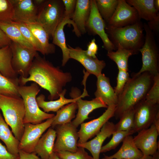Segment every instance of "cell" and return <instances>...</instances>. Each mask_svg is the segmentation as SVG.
Wrapping results in <instances>:
<instances>
[{
  "instance_id": "1",
  "label": "cell",
  "mask_w": 159,
  "mask_h": 159,
  "mask_svg": "<svg viewBox=\"0 0 159 159\" xmlns=\"http://www.w3.org/2000/svg\"><path fill=\"white\" fill-rule=\"evenodd\" d=\"M26 78L19 77L20 86L33 82L49 93L48 99L53 100L59 98L66 84L72 79L69 72H64L59 67H55L44 57L37 54L34 58Z\"/></svg>"
},
{
  "instance_id": "2",
  "label": "cell",
  "mask_w": 159,
  "mask_h": 159,
  "mask_svg": "<svg viewBox=\"0 0 159 159\" xmlns=\"http://www.w3.org/2000/svg\"><path fill=\"white\" fill-rule=\"evenodd\" d=\"M154 76L148 72L130 78L123 90L118 96L114 117L119 119L125 112L134 108L140 102L145 100L147 95L152 86Z\"/></svg>"
},
{
  "instance_id": "3",
  "label": "cell",
  "mask_w": 159,
  "mask_h": 159,
  "mask_svg": "<svg viewBox=\"0 0 159 159\" xmlns=\"http://www.w3.org/2000/svg\"><path fill=\"white\" fill-rule=\"evenodd\" d=\"M105 31L115 48L132 50L137 54L144 44L143 24L141 21L133 24L116 28L106 24Z\"/></svg>"
},
{
  "instance_id": "4",
  "label": "cell",
  "mask_w": 159,
  "mask_h": 159,
  "mask_svg": "<svg viewBox=\"0 0 159 159\" xmlns=\"http://www.w3.org/2000/svg\"><path fill=\"white\" fill-rule=\"evenodd\" d=\"M0 109L5 121L11 127L14 136L20 141L24 131L25 115L22 98L18 95H0Z\"/></svg>"
},
{
  "instance_id": "5",
  "label": "cell",
  "mask_w": 159,
  "mask_h": 159,
  "mask_svg": "<svg viewBox=\"0 0 159 159\" xmlns=\"http://www.w3.org/2000/svg\"><path fill=\"white\" fill-rule=\"evenodd\" d=\"M18 91L22 98L25 110L24 123L37 124L53 117L54 114L46 113L39 107L36 100L37 96L40 91L39 86L33 82L29 86H19Z\"/></svg>"
},
{
  "instance_id": "6",
  "label": "cell",
  "mask_w": 159,
  "mask_h": 159,
  "mask_svg": "<svg viewBox=\"0 0 159 159\" xmlns=\"http://www.w3.org/2000/svg\"><path fill=\"white\" fill-rule=\"evenodd\" d=\"M64 6L62 0H45L39 7L37 21L52 37L64 18Z\"/></svg>"
},
{
  "instance_id": "7",
  "label": "cell",
  "mask_w": 159,
  "mask_h": 159,
  "mask_svg": "<svg viewBox=\"0 0 159 159\" xmlns=\"http://www.w3.org/2000/svg\"><path fill=\"white\" fill-rule=\"evenodd\" d=\"M145 34L143 45L139 51L142 55L143 64L140 70L135 74L138 75L148 72L153 76L159 74V52L155 35L146 23L143 24Z\"/></svg>"
},
{
  "instance_id": "8",
  "label": "cell",
  "mask_w": 159,
  "mask_h": 159,
  "mask_svg": "<svg viewBox=\"0 0 159 159\" xmlns=\"http://www.w3.org/2000/svg\"><path fill=\"white\" fill-rule=\"evenodd\" d=\"M10 46L12 53L11 64L13 70L20 77H28L30 69L38 53L34 49L25 47L13 41Z\"/></svg>"
},
{
  "instance_id": "9",
  "label": "cell",
  "mask_w": 159,
  "mask_h": 159,
  "mask_svg": "<svg viewBox=\"0 0 159 159\" xmlns=\"http://www.w3.org/2000/svg\"><path fill=\"white\" fill-rule=\"evenodd\" d=\"M56 135L53 151L76 152L78 149L79 139L77 127L70 123L56 126L55 127Z\"/></svg>"
},
{
  "instance_id": "10",
  "label": "cell",
  "mask_w": 159,
  "mask_h": 159,
  "mask_svg": "<svg viewBox=\"0 0 159 159\" xmlns=\"http://www.w3.org/2000/svg\"><path fill=\"white\" fill-rule=\"evenodd\" d=\"M53 117L37 124H24V132L20 140L19 150L34 153L35 147L43 133L51 126Z\"/></svg>"
},
{
  "instance_id": "11",
  "label": "cell",
  "mask_w": 159,
  "mask_h": 159,
  "mask_svg": "<svg viewBox=\"0 0 159 159\" xmlns=\"http://www.w3.org/2000/svg\"><path fill=\"white\" fill-rule=\"evenodd\" d=\"M135 133L150 127L159 113V104H154L145 100L134 108Z\"/></svg>"
},
{
  "instance_id": "12",
  "label": "cell",
  "mask_w": 159,
  "mask_h": 159,
  "mask_svg": "<svg viewBox=\"0 0 159 159\" xmlns=\"http://www.w3.org/2000/svg\"><path fill=\"white\" fill-rule=\"evenodd\" d=\"M90 16L86 25V31L93 35H97L101 39L103 47L107 51L116 49L109 39L105 31L106 23L97 8L95 0H91Z\"/></svg>"
},
{
  "instance_id": "13",
  "label": "cell",
  "mask_w": 159,
  "mask_h": 159,
  "mask_svg": "<svg viewBox=\"0 0 159 159\" xmlns=\"http://www.w3.org/2000/svg\"><path fill=\"white\" fill-rule=\"evenodd\" d=\"M70 97L73 98L76 97L78 112L75 119L71 122L72 124L76 127L89 118L88 115L94 110L102 107L106 108L108 106L100 99L97 98L91 100H84L80 95V91L76 88L72 89L70 93Z\"/></svg>"
},
{
  "instance_id": "14",
  "label": "cell",
  "mask_w": 159,
  "mask_h": 159,
  "mask_svg": "<svg viewBox=\"0 0 159 159\" xmlns=\"http://www.w3.org/2000/svg\"><path fill=\"white\" fill-rule=\"evenodd\" d=\"M136 9L126 0H118L116 9L106 24L116 28L122 27L135 24L140 21Z\"/></svg>"
},
{
  "instance_id": "15",
  "label": "cell",
  "mask_w": 159,
  "mask_h": 159,
  "mask_svg": "<svg viewBox=\"0 0 159 159\" xmlns=\"http://www.w3.org/2000/svg\"><path fill=\"white\" fill-rule=\"evenodd\" d=\"M116 107L108 106L102 114L98 118L81 124L80 129L78 131V143H85L96 136L104 124L111 117H114Z\"/></svg>"
},
{
  "instance_id": "16",
  "label": "cell",
  "mask_w": 159,
  "mask_h": 159,
  "mask_svg": "<svg viewBox=\"0 0 159 159\" xmlns=\"http://www.w3.org/2000/svg\"><path fill=\"white\" fill-rule=\"evenodd\" d=\"M133 138L136 147L141 151L144 155L152 156L159 150V143L157 139L159 132L153 124L149 128L138 132Z\"/></svg>"
},
{
  "instance_id": "17",
  "label": "cell",
  "mask_w": 159,
  "mask_h": 159,
  "mask_svg": "<svg viewBox=\"0 0 159 159\" xmlns=\"http://www.w3.org/2000/svg\"><path fill=\"white\" fill-rule=\"evenodd\" d=\"M70 58L75 59L80 63L87 71L86 74L89 76L93 74L97 77L102 74V69L106 66L105 62L100 60L97 57L93 58L87 55L79 47L74 48L68 45Z\"/></svg>"
},
{
  "instance_id": "18",
  "label": "cell",
  "mask_w": 159,
  "mask_h": 159,
  "mask_svg": "<svg viewBox=\"0 0 159 159\" xmlns=\"http://www.w3.org/2000/svg\"><path fill=\"white\" fill-rule=\"evenodd\" d=\"M14 10V21L24 23L37 21L39 7L34 0H10Z\"/></svg>"
},
{
  "instance_id": "19",
  "label": "cell",
  "mask_w": 159,
  "mask_h": 159,
  "mask_svg": "<svg viewBox=\"0 0 159 159\" xmlns=\"http://www.w3.org/2000/svg\"><path fill=\"white\" fill-rule=\"evenodd\" d=\"M115 131V124L108 121L104 124L93 139L82 143H77V146L88 150L93 159H100V155L103 143Z\"/></svg>"
},
{
  "instance_id": "20",
  "label": "cell",
  "mask_w": 159,
  "mask_h": 159,
  "mask_svg": "<svg viewBox=\"0 0 159 159\" xmlns=\"http://www.w3.org/2000/svg\"><path fill=\"white\" fill-rule=\"evenodd\" d=\"M72 24L73 27V31L78 37L81 35L77 31L74 23L70 19L64 18L62 21L57 26L55 30L52 37V43L59 47L62 52V65H65L70 58L69 52L66 42L64 30V26L67 24Z\"/></svg>"
},
{
  "instance_id": "21",
  "label": "cell",
  "mask_w": 159,
  "mask_h": 159,
  "mask_svg": "<svg viewBox=\"0 0 159 159\" xmlns=\"http://www.w3.org/2000/svg\"><path fill=\"white\" fill-rule=\"evenodd\" d=\"M97 77V88L94 93L95 97L100 99L108 107L116 106L118 97L110 85L109 78L103 74Z\"/></svg>"
},
{
  "instance_id": "22",
  "label": "cell",
  "mask_w": 159,
  "mask_h": 159,
  "mask_svg": "<svg viewBox=\"0 0 159 159\" xmlns=\"http://www.w3.org/2000/svg\"><path fill=\"white\" fill-rule=\"evenodd\" d=\"M91 7V0H77L72 20L81 35L87 32L86 25L90 16Z\"/></svg>"
},
{
  "instance_id": "23",
  "label": "cell",
  "mask_w": 159,
  "mask_h": 159,
  "mask_svg": "<svg viewBox=\"0 0 159 159\" xmlns=\"http://www.w3.org/2000/svg\"><path fill=\"white\" fill-rule=\"evenodd\" d=\"M131 135L127 136L123 140L119 150L114 154L105 155L102 159H140L144 156L136 146Z\"/></svg>"
},
{
  "instance_id": "24",
  "label": "cell",
  "mask_w": 159,
  "mask_h": 159,
  "mask_svg": "<svg viewBox=\"0 0 159 159\" xmlns=\"http://www.w3.org/2000/svg\"><path fill=\"white\" fill-rule=\"evenodd\" d=\"M56 136L55 130L50 127L40 138L34 153L42 159H49L54 153L53 150Z\"/></svg>"
},
{
  "instance_id": "25",
  "label": "cell",
  "mask_w": 159,
  "mask_h": 159,
  "mask_svg": "<svg viewBox=\"0 0 159 159\" xmlns=\"http://www.w3.org/2000/svg\"><path fill=\"white\" fill-rule=\"evenodd\" d=\"M24 24L40 44L43 51V55H48L55 53L56 49L55 45L49 42L50 37L49 34L39 23L36 21Z\"/></svg>"
},
{
  "instance_id": "26",
  "label": "cell",
  "mask_w": 159,
  "mask_h": 159,
  "mask_svg": "<svg viewBox=\"0 0 159 159\" xmlns=\"http://www.w3.org/2000/svg\"><path fill=\"white\" fill-rule=\"evenodd\" d=\"M127 2L137 11L140 18L150 21L159 13L155 8L154 0H127Z\"/></svg>"
},
{
  "instance_id": "27",
  "label": "cell",
  "mask_w": 159,
  "mask_h": 159,
  "mask_svg": "<svg viewBox=\"0 0 159 159\" xmlns=\"http://www.w3.org/2000/svg\"><path fill=\"white\" fill-rule=\"evenodd\" d=\"M67 90L64 89L60 94L58 99L55 100L46 101L44 95L41 94L36 97V100L39 108H42L43 111L48 113L50 112H57L65 105L70 103L76 102L77 98L67 99L65 97Z\"/></svg>"
},
{
  "instance_id": "28",
  "label": "cell",
  "mask_w": 159,
  "mask_h": 159,
  "mask_svg": "<svg viewBox=\"0 0 159 159\" xmlns=\"http://www.w3.org/2000/svg\"><path fill=\"white\" fill-rule=\"evenodd\" d=\"M12 132L0 113V139L5 143L10 153L19 156L20 141L13 135Z\"/></svg>"
},
{
  "instance_id": "29",
  "label": "cell",
  "mask_w": 159,
  "mask_h": 159,
  "mask_svg": "<svg viewBox=\"0 0 159 159\" xmlns=\"http://www.w3.org/2000/svg\"><path fill=\"white\" fill-rule=\"evenodd\" d=\"M12 53L9 45L0 49V72L5 77L13 80L19 79L11 66Z\"/></svg>"
},
{
  "instance_id": "30",
  "label": "cell",
  "mask_w": 159,
  "mask_h": 159,
  "mask_svg": "<svg viewBox=\"0 0 159 159\" xmlns=\"http://www.w3.org/2000/svg\"><path fill=\"white\" fill-rule=\"evenodd\" d=\"M77 106L76 102H72L64 105L57 111L56 114L53 117L51 127L54 128L57 125L71 122L75 118Z\"/></svg>"
},
{
  "instance_id": "31",
  "label": "cell",
  "mask_w": 159,
  "mask_h": 159,
  "mask_svg": "<svg viewBox=\"0 0 159 159\" xmlns=\"http://www.w3.org/2000/svg\"><path fill=\"white\" fill-rule=\"evenodd\" d=\"M0 28L11 41L25 47L34 49L31 44L24 37L19 28L11 21L0 22Z\"/></svg>"
},
{
  "instance_id": "32",
  "label": "cell",
  "mask_w": 159,
  "mask_h": 159,
  "mask_svg": "<svg viewBox=\"0 0 159 159\" xmlns=\"http://www.w3.org/2000/svg\"><path fill=\"white\" fill-rule=\"evenodd\" d=\"M135 54L132 50L118 48L115 52L113 51H107V55L116 64L118 69L128 71L129 58L132 55Z\"/></svg>"
},
{
  "instance_id": "33",
  "label": "cell",
  "mask_w": 159,
  "mask_h": 159,
  "mask_svg": "<svg viewBox=\"0 0 159 159\" xmlns=\"http://www.w3.org/2000/svg\"><path fill=\"white\" fill-rule=\"evenodd\" d=\"M95 1L100 15L107 24L116 9L118 0H95Z\"/></svg>"
},
{
  "instance_id": "34",
  "label": "cell",
  "mask_w": 159,
  "mask_h": 159,
  "mask_svg": "<svg viewBox=\"0 0 159 159\" xmlns=\"http://www.w3.org/2000/svg\"><path fill=\"white\" fill-rule=\"evenodd\" d=\"M19 86V79L8 78L0 72V95L20 96L18 91Z\"/></svg>"
},
{
  "instance_id": "35",
  "label": "cell",
  "mask_w": 159,
  "mask_h": 159,
  "mask_svg": "<svg viewBox=\"0 0 159 159\" xmlns=\"http://www.w3.org/2000/svg\"><path fill=\"white\" fill-rule=\"evenodd\" d=\"M119 119V122L115 124V131L133 130L134 125V109L124 112Z\"/></svg>"
},
{
  "instance_id": "36",
  "label": "cell",
  "mask_w": 159,
  "mask_h": 159,
  "mask_svg": "<svg viewBox=\"0 0 159 159\" xmlns=\"http://www.w3.org/2000/svg\"><path fill=\"white\" fill-rule=\"evenodd\" d=\"M11 22L19 28L24 37L31 44L34 49L43 54V51L40 44L25 24L20 22Z\"/></svg>"
},
{
  "instance_id": "37",
  "label": "cell",
  "mask_w": 159,
  "mask_h": 159,
  "mask_svg": "<svg viewBox=\"0 0 159 159\" xmlns=\"http://www.w3.org/2000/svg\"><path fill=\"white\" fill-rule=\"evenodd\" d=\"M135 132L133 130L115 131L112 133V137L110 141L102 147L101 153H104L115 149L122 142L127 136L132 135Z\"/></svg>"
},
{
  "instance_id": "38",
  "label": "cell",
  "mask_w": 159,
  "mask_h": 159,
  "mask_svg": "<svg viewBox=\"0 0 159 159\" xmlns=\"http://www.w3.org/2000/svg\"><path fill=\"white\" fill-rule=\"evenodd\" d=\"M14 10L10 0H0V22L14 21Z\"/></svg>"
},
{
  "instance_id": "39",
  "label": "cell",
  "mask_w": 159,
  "mask_h": 159,
  "mask_svg": "<svg viewBox=\"0 0 159 159\" xmlns=\"http://www.w3.org/2000/svg\"><path fill=\"white\" fill-rule=\"evenodd\" d=\"M55 153L62 159H93L85 148L81 147H78L77 150L74 152L61 151Z\"/></svg>"
},
{
  "instance_id": "40",
  "label": "cell",
  "mask_w": 159,
  "mask_h": 159,
  "mask_svg": "<svg viewBox=\"0 0 159 159\" xmlns=\"http://www.w3.org/2000/svg\"><path fill=\"white\" fill-rule=\"evenodd\" d=\"M153 80L145 100L154 104H159V74L154 76Z\"/></svg>"
},
{
  "instance_id": "41",
  "label": "cell",
  "mask_w": 159,
  "mask_h": 159,
  "mask_svg": "<svg viewBox=\"0 0 159 159\" xmlns=\"http://www.w3.org/2000/svg\"><path fill=\"white\" fill-rule=\"evenodd\" d=\"M130 78L127 71L118 69L117 85L114 90L115 93L117 97L122 91Z\"/></svg>"
},
{
  "instance_id": "42",
  "label": "cell",
  "mask_w": 159,
  "mask_h": 159,
  "mask_svg": "<svg viewBox=\"0 0 159 159\" xmlns=\"http://www.w3.org/2000/svg\"><path fill=\"white\" fill-rule=\"evenodd\" d=\"M64 6V18L71 19L75 8L77 0H62Z\"/></svg>"
},
{
  "instance_id": "43",
  "label": "cell",
  "mask_w": 159,
  "mask_h": 159,
  "mask_svg": "<svg viewBox=\"0 0 159 159\" xmlns=\"http://www.w3.org/2000/svg\"><path fill=\"white\" fill-rule=\"evenodd\" d=\"M98 48V46L96 43L95 40L94 38L89 43L87 49L85 50V52L87 55L94 58H96Z\"/></svg>"
},
{
  "instance_id": "44",
  "label": "cell",
  "mask_w": 159,
  "mask_h": 159,
  "mask_svg": "<svg viewBox=\"0 0 159 159\" xmlns=\"http://www.w3.org/2000/svg\"><path fill=\"white\" fill-rule=\"evenodd\" d=\"M0 159H19V157L10 153L0 142Z\"/></svg>"
},
{
  "instance_id": "45",
  "label": "cell",
  "mask_w": 159,
  "mask_h": 159,
  "mask_svg": "<svg viewBox=\"0 0 159 159\" xmlns=\"http://www.w3.org/2000/svg\"><path fill=\"white\" fill-rule=\"evenodd\" d=\"M147 24L154 34L158 36L159 30V14L155 19L149 21Z\"/></svg>"
},
{
  "instance_id": "46",
  "label": "cell",
  "mask_w": 159,
  "mask_h": 159,
  "mask_svg": "<svg viewBox=\"0 0 159 159\" xmlns=\"http://www.w3.org/2000/svg\"><path fill=\"white\" fill-rule=\"evenodd\" d=\"M11 41L0 28V49L11 44Z\"/></svg>"
},
{
  "instance_id": "47",
  "label": "cell",
  "mask_w": 159,
  "mask_h": 159,
  "mask_svg": "<svg viewBox=\"0 0 159 159\" xmlns=\"http://www.w3.org/2000/svg\"><path fill=\"white\" fill-rule=\"evenodd\" d=\"M19 159H42L35 153H28L21 150H19Z\"/></svg>"
},
{
  "instance_id": "48",
  "label": "cell",
  "mask_w": 159,
  "mask_h": 159,
  "mask_svg": "<svg viewBox=\"0 0 159 159\" xmlns=\"http://www.w3.org/2000/svg\"><path fill=\"white\" fill-rule=\"evenodd\" d=\"M159 132V113L157 114L154 120L153 124Z\"/></svg>"
},
{
  "instance_id": "49",
  "label": "cell",
  "mask_w": 159,
  "mask_h": 159,
  "mask_svg": "<svg viewBox=\"0 0 159 159\" xmlns=\"http://www.w3.org/2000/svg\"><path fill=\"white\" fill-rule=\"evenodd\" d=\"M153 3L155 8L158 11L159 10V0H154Z\"/></svg>"
},
{
  "instance_id": "50",
  "label": "cell",
  "mask_w": 159,
  "mask_h": 159,
  "mask_svg": "<svg viewBox=\"0 0 159 159\" xmlns=\"http://www.w3.org/2000/svg\"><path fill=\"white\" fill-rule=\"evenodd\" d=\"M151 159H159V151H157L152 156Z\"/></svg>"
},
{
  "instance_id": "51",
  "label": "cell",
  "mask_w": 159,
  "mask_h": 159,
  "mask_svg": "<svg viewBox=\"0 0 159 159\" xmlns=\"http://www.w3.org/2000/svg\"><path fill=\"white\" fill-rule=\"evenodd\" d=\"M49 159H62L58 157L57 155L55 153H54L51 156Z\"/></svg>"
},
{
  "instance_id": "52",
  "label": "cell",
  "mask_w": 159,
  "mask_h": 159,
  "mask_svg": "<svg viewBox=\"0 0 159 159\" xmlns=\"http://www.w3.org/2000/svg\"><path fill=\"white\" fill-rule=\"evenodd\" d=\"M152 156L144 155L143 157L140 159H151Z\"/></svg>"
},
{
  "instance_id": "53",
  "label": "cell",
  "mask_w": 159,
  "mask_h": 159,
  "mask_svg": "<svg viewBox=\"0 0 159 159\" xmlns=\"http://www.w3.org/2000/svg\"><path fill=\"white\" fill-rule=\"evenodd\" d=\"M0 110H1V109H0Z\"/></svg>"
}]
</instances>
